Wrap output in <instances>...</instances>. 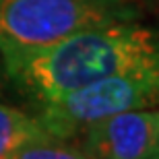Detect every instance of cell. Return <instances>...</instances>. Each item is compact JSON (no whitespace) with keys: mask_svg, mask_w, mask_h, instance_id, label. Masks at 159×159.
I'll use <instances>...</instances> for the list:
<instances>
[{"mask_svg":"<svg viewBox=\"0 0 159 159\" xmlns=\"http://www.w3.org/2000/svg\"><path fill=\"white\" fill-rule=\"evenodd\" d=\"M2 60L8 79L23 93L48 103L99 79L159 64V33L126 21Z\"/></svg>","mask_w":159,"mask_h":159,"instance_id":"cell-1","label":"cell"},{"mask_svg":"<svg viewBox=\"0 0 159 159\" xmlns=\"http://www.w3.org/2000/svg\"><path fill=\"white\" fill-rule=\"evenodd\" d=\"M136 17L130 0H0V54L39 50L81 31Z\"/></svg>","mask_w":159,"mask_h":159,"instance_id":"cell-2","label":"cell"},{"mask_svg":"<svg viewBox=\"0 0 159 159\" xmlns=\"http://www.w3.org/2000/svg\"><path fill=\"white\" fill-rule=\"evenodd\" d=\"M159 103V64L124 70L41 103L37 122L50 136L70 141L91 124Z\"/></svg>","mask_w":159,"mask_h":159,"instance_id":"cell-3","label":"cell"},{"mask_svg":"<svg viewBox=\"0 0 159 159\" xmlns=\"http://www.w3.org/2000/svg\"><path fill=\"white\" fill-rule=\"evenodd\" d=\"M48 136L37 118H31L19 107L0 103V159H11L25 145Z\"/></svg>","mask_w":159,"mask_h":159,"instance_id":"cell-5","label":"cell"},{"mask_svg":"<svg viewBox=\"0 0 159 159\" xmlns=\"http://www.w3.org/2000/svg\"><path fill=\"white\" fill-rule=\"evenodd\" d=\"M79 145L87 159H147L159 139V110H128L91 124Z\"/></svg>","mask_w":159,"mask_h":159,"instance_id":"cell-4","label":"cell"},{"mask_svg":"<svg viewBox=\"0 0 159 159\" xmlns=\"http://www.w3.org/2000/svg\"><path fill=\"white\" fill-rule=\"evenodd\" d=\"M11 159H87L79 145H68V141H58L54 136L29 143L19 149Z\"/></svg>","mask_w":159,"mask_h":159,"instance_id":"cell-6","label":"cell"},{"mask_svg":"<svg viewBox=\"0 0 159 159\" xmlns=\"http://www.w3.org/2000/svg\"><path fill=\"white\" fill-rule=\"evenodd\" d=\"M147 159H159V139H157V145H155V149L151 151V155H149Z\"/></svg>","mask_w":159,"mask_h":159,"instance_id":"cell-7","label":"cell"}]
</instances>
